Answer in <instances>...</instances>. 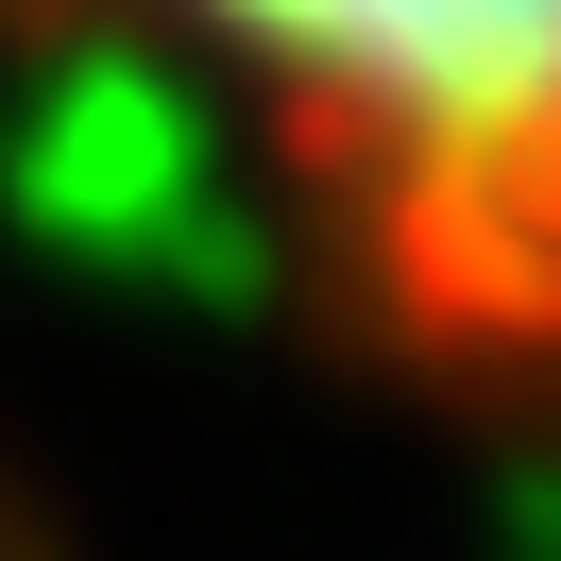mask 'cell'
Returning a JSON list of instances; mask_svg holds the SVG:
<instances>
[{"instance_id":"cell-1","label":"cell","mask_w":561,"mask_h":561,"mask_svg":"<svg viewBox=\"0 0 561 561\" xmlns=\"http://www.w3.org/2000/svg\"><path fill=\"white\" fill-rule=\"evenodd\" d=\"M255 221L273 289L477 425H561V0H18Z\"/></svg>"}]
</instances>
